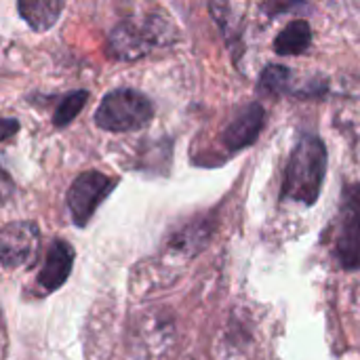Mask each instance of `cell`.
<instances>
[{
    "label": "cell",
    "instance_id": "5",
    "mask_svg": "<svg viewBox=\"0 0 360 360\" xmlns=\"http://www.w3.org/2000/svg\"><path fill=\"white\" fill-rule=\"evenodd\" d=\"M114 186H116L114 179L99 173V171L80 173L72 181V186L68 190V196H65L72 221L78 228L86 226L89 219L93 217V213L97 211V207L112 194Z\"/></svg>",
    "mask_w": 360,
    "mask_h": 360
},
{
    "label": "cell",
    "instance_id": "10",
    "mask_svg": "<svg viewBox=\"0 0 360 360\" xmlns=\"http://www.w3.org/2000/svg\"><path fill=\"white\" fill-rule=\"evenodd\" d=\"M19 15L23 17V21L36 30V32H44L51 25H55L59 13L63 11V2H55V0H21L17 4Z\"/></svg>",
    "mask_w": 360,
    "mask_h": 360
},
{
    "label": "cell",
    "instance_id": "8",
    "mask_svg": "<svg viewBox=\"0 0 360 360\" xmlns=\"http://www.w3.org/2000/svg\"><path fill=\"white\" fill-rule=\"evenodd\" d=\"M264 118L266 110L259 103H247L245 108H240L224 131V146L230 152H238L251 146L264 129Z\"/></svg>",
    "mask_w": 360,
    "mask_h": 360
},
{
    "label": "cell",
    "instance_id": "3",
    "mask_svg": "<svg viewBox=\"0 0 360 360\" xmlns=\"http://www.w3.org/2000/svg\"><path fill=\"white\" fill-rule=\"evenodd\" d=\"M154 116V103L135 89L110 91L95 110V124L110 133H129L146 127Z\"/></svg>",
    "mask_w": 360,
    "mask_h": 360
},
{
    "label": "cell",
    "instance_id": "2",
    "mask_svg": "<svg viewBox=\"0 0 360 360\" xmlns=\"http://www.w3.org/2000/svg\"><path fill=\"white\" fill-rule=\"evenodd\" d=\"M173 25L165 15H131L122 19L108 38V53L120 61H133L156 46L173 40Z\"/></svg>",
    "mask_w": 360,
    "mask_h": 360
},
{
    "label": "cell",
    "instance_id": "6",
    "mask_svg": "<svg viewBox=\"0 0 360 360\" xmlns=\"http://www.w3.org/2000/svg\"><path fill=\"white\" fill-rule=\"evenodd\" d=\"M137 360H169L175 346V325L165 312H148L137 321L135 329Z\"/></svg>",
    "mask_w": 360,
    "mask_h": 360
},
{
    "label": "cell",
    "instance_id": "14",
    "mask_svg": "<svg viewBox=\"0 0 360 360\" xmlns=\"http://www.w3.org/2000/svg\"><path fill=\"white\" fill-rule=\"evenodd\" d=\"M259 89L270 95H283L291 91V70L285 65H268L259 76Z\"/></svg>",
    "mask_w": 360,
    "mask_h": 360
},
{
    "label": "cell",
    "instance_id": "13",
    "mask_svg": "<svg viewBox=\"0 0 360 360\" xmlns=\"http://www.w3.org/2000/svg\"><path fill=\"white\" fill-rule=\"evenodd\" d=\"M86 99H89L86 91H72V93L63 95L61 101L57 103L55 112H53V124L55 127H68L80 114Z\"/></svg>",
    "mask_w": 360,
    "mask_h": 360
},
{
    "label": "cell",
    "instance_id": "1",
    "mask_svg": "<svg viewBox=\"0 0 360 360\" xmlns=\"http://www.w3.org/2000/svg\"><path fill=\"white\" fill-rule=\"evenodd\" d=\"M327 173V148L325 141L314 133H304L293 146L285 179H283V198L312 207L319 196Z\"/></svg>",
    "mask_w": 360,
    "mask_h": 360
},
{
    "label": "cell",
    "instance_id": "9",
    "mask_svg": "<svg viewBox=\"0 0 360 360\" xmlns=\"http://www.w3.org/2000/svg\"><path fill=\"white\" fill-rule=\"evenodd\" d=\"M72 266H74V247L61 238L53 240L46 251L44 264L38 272L36 285L40 287L42 293L57 291L68 281Z\"/></svg>",
    "mask_w": 360,
    "mask_h": 360
},
{
    "label": "cell",
    "instance_id": "15",
    "mask_svg": "<svg viewBox=\"0 0 360 360\" xmlns=\"http://www.w3.org/2000/svg\"><path fill=\"white\" fill-rule=\"evenodd\" d=\"M17 127H19V124H17L15 120L4 118V122H2V137H4V139H8V137H11V131H13V129H17Z\"/></svg>",
    "mask_w": 360,
    "mask_h": 360
},
{
    "label": "cell",
    "instance_id": "7",
    "mask_svg": "<svg viewBox=\"0 0 360 360\" xmlns=\"http://www.w3.org/2000/svg\"><path fill=\"white\" fill-rule=\"evenodd\" d=\"M38 245V226L32 221H13L0 236V259L4 270L30 264Z\"/></svg>",
    "mask_w": 360,
    "mask_h": 360
},
{
    "label": "cell",
    "instance_id": "12",
    "mask_svg": "<svg viewBox=\"0 0 360 360\" xmlns=\"http://www.w3.org/2000/svg\"><path fill=\"white\" fill-rule=\"evenodd\" d=\"M211 228L207 226V221H192L188 226H184L179 232H175L169 240V247L173 249V253H181V255H196V251H200L205 247V243L209 240Z\"/></svg>",
    "mask_w": 360,
    "mask_h": 360
},
{
    "label": "cell",
    "instance_id": "11",
    "mask_svg": "<svg viewBox=\"0 0 360 360\" xmlns=\"http://www.w3.org/2000/svg\"><path fill=\"white\" fill-rule=\"evenodd\" d=\"M312 44V27L306 19H295L281 30L274 38V51L278 55H300Z\"/></svg>",
    "mask_w": 360,
    "mask_h": 360
},
{
    "label": "cell",
    "instance_id": "4",
    "mask_svg": "<svg viewBox=\"0 0 360 360\" xmlns=\"http://www.w3.org/2000/svg\"><path fill=\"white\" fill-rule=\"evenodd\" d=\"M335 224V257L344 270L360 272V184H348Z\"/></svg>",
    "mask_w": 360,
    "mask_h": 360
}]
</instances>
